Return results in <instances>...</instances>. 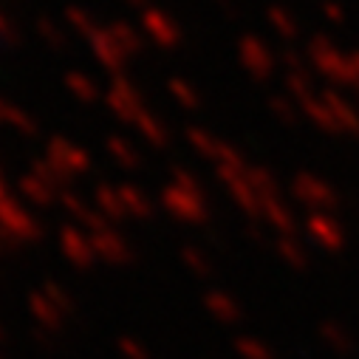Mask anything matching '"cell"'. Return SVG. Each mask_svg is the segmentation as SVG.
Instances as JSON below:
<instances>
[{
  "label": "cell",
  "mask_w": 359,
  "mask_h": 359,
  "mask_svg": "<svg viewBox=\"0 0 359 359\" xmlns=\"http://www.w3.org/2000/svg\"><path fill=\"white\" fill-rule=\"evenodd\" d=\"M204 306H207V311L212 314V320H218L221 325H232V323L241 320V303H238L232 294L221 292V289L207 292V294H204Z\"/></svg>",
  "instance_id": "obj_5"
},
{
  "label": "cell",
  "mask_w": 359,
  "mask_h": 359,
  "mask_svg": "<svg viewBox=\"0 0 359 359\" xmlns=\"http://www.w3.org/2000/svg\"><path fill=\"white\" fill-rule=\"evenodd\" d=\"M275 249H278V255H280L292 269H306V266H309V255H306L303 243H300L294 235H280L278 243H275Z\"/></svg>",
  "instance_id": "obj_7"
},
{
  "label": "cell",
  "mask_w": 359,
  "mask_h": 359,
  "mask_svg": "<svg viewBox=\"0 0 359 359\" xmlns=\"http://www.w3.org/2000/svg\"><path fill=\"white\" fill-rule=\"evenodd\" d=\"M161 204L182 224H204L210 218V198L201 182L184 167H172V182L164 187Z\"/></svg>",
  "instance_id": "obj_1"
},
{
  "label": "cell",
  "mask_w": 359,
  "mask_h": 359,
  "mask_svg": "<svg viewBox=\"0 0 359 359\" xmlns=\"http://www.w3.org/2000/svg\"><path fill=\"white\" fill-rule=\"evenodd\" d=\"M292 196L311 212H334L339 207V193L334 184L314 172H297L292 178Z\"/></svg>",
  "instance_id": "obj_2"
},
{
  "label": "cell",
  "mask_w": 359,
  "mask_h": 359,
  "mask_svg": "<svg viewBox=\"0 0 359 359\" xmlns=\"http://www.w3.org/2000/svg\"><path fill=\"white\" fill-rule=\"evenodd\" d=\"M320 337H323L325 345L334 348L337 353L353 351V337H351V331H348L342 323H337V320H325V323L320 325Z\"/></svg>",
  "instance_id": "obj_6"
},
{
  "label": "cell",
  "mask_w": 359,
  "mask_h": 359,
  "mask_svg": "<svg viewBox=\"0 0 359 359\" xmlns=\"http://www.w3.org/2000/svg\"><path fill=\"white\" fill-rule=\"evenodd\" d=\"M182 260L190 269V275H196V278H210L212 275V257H207V252L198 249V246H184Z\"/></svg>",
  "instance_id": "obj_8"
},
{
  "label": "cell",
  "mask_w": 359,
  "mask_h": 359,
  "mask_svg": "<svg viewBox=\"0 0 359 359\" xmlns=\"http://www.w3.org/2000/svg\"><path fill=\"white\" fill-rule=\"evenodd\" d=\"M235 351H238L241 359H275L272 348H269L266 342H260V339H255V337H238Z\"/></svg>",
  "instance_id": "obj_10"
},
{
  "label": "cell",
  "mask_w": 359,
  "mask_h": 359,
  "mask_svg": "<svg viewBox=\"0 0 359 359\" xmlns=\"http://www.w3.org/2000/svg\"><path fill=\"white\" fill-rule=\"evenodd\" d=\"M260 218L278 229V235H294L297 232V221H294V212L289 210V204H283L278 196L275 198H266L263 207H260Z\"/></svg>",
  "instance_id": "obj_4"
},
{
  "label": "cell",
  "mask_w": 359,
  "mask_h": 359,
  "mask_svg": "<svg viewBox=\"0 0 359 359\" xmlns=\"http://www.w3.org/2000/svg\"><path fill=\"white\" fill-rule=\"evenodd\" d=\"M116 193H119L125 210H130V215H136V218H147V215H150L153 204H150V198H147L144 193H139L136 187H119Z\"/></svg>",
  "instance_id": "obj_9"
},
{
  "label": "cell",
  "mask_w": 359,
  "mask_h": 359,
  "mask_svg": "<svg viewBox=\"0 0 359 359\" xmlns=\"http://www.w3.org/2000/svg\"><path fill=\"white\" fill-rule=\"evenodd\" d=\"M306 235L325 252H339L345 246V229L331 212H311L306 218Z\"/></svg>",
  "instance_id": "obj_3"
},
{
  "label": "cell",
  "mask_w": 359,
  "mask_h": 359,
  "mask_svg": "<svg viewBox=\"0 0 359 359\" xmlns=\"http://www.w3.org/2000/svg\"><path fill=\"white\" fill-rule=\"evenodd\" d=\"M119 348H122V353H125L128 359H150V356H147V351H144L139 342H133V339H122V342H119Z\"/></svg>",
  "instance_id": "obj_11"
}]
</instances>
